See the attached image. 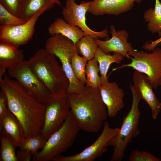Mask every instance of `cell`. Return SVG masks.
Masks as SVG:
<instances>
[{
  "label": "cell",
  "instance_id": "6da1fadb",
  "mask_svg": "<svg viewBox=\"0 0 161 161\" xmlns=\"http://www.w3.org/2000/svg\"><path fill=\"white\" fill-rule=\"evenodd\" d=\"M0 87L6 95L8 108L24 128L25 138L38 134L44 124L45 104L31 95L17 80L11 79L6 73L3 78L0 77Z\"/></svg>",
  "mask_w": 161,
  "mask_h": 161
},
{
  "label": "cell",
  "instance_id": "7a4b0ae2",
  "mask_svg": "<svg viewBox=\"0 0 161 161\" xmlns=\"http://www.w3.org/2000/svg\"><path fill=\"white\" fill-rule=\"evenodd\" d=\"M85 86L82 93H66L67 102L80 129L96 133L108 116L107 108L98 88Z\"/></svg>",
  "mask_w": 161,
  "mask_h": 161
},
{
  "label": "cell",
  "instance_id": "3957f363",
  "mask_svg": "<svg viewBox=\"0 0 161 161\" xmlns=\"http://www.w3.org/2000/svg\"><path fill=\"white\" fill-rule=\"evenodd\" d=\"M55 57L42 49L37 51L28 61L32 71L52 95L67 93L69 80Z\"/></svg>",
  "mask_w": 161,
  "mask_h": 161
},
{
  "label": "cell",
  "instance_id": "277c9868",
  "mask_svg": "<svg viewBox=\"0 0 161 161\" xmlns=\"http://www.w3.org/2000/svg\"><path fill=\"white\" fill-rule=\"evenodd\" d=\"M130 89L132 96L131 109L123 118L118 133L108 144V146L114 148L111 161H121L128 144L140 134L139 125L141 113L138 105L141 100L134 85L130 84Z\"/></svg>",
  "mask_w": 161,
  "mask_h": 161
},
{
  "label": "cell",
  "instance_id": "5b68a950",
  "mask_svg": "<svg viewBox=\"0 0 161 161\" xmlns=\"http://www.w3.org/2000/svg\"><path fill=\"white\" fill-rule=\"evenodd\" d=\"M80 129L70 110L61 127L49 137L42 150L32 156V161H52L72 146Z\"/></svg>",
  "mask_w": 161,
  "mask_h": 161
},
{
  "label": "cell",
  "instance_id": "8992f818",
  "mask_svg": "<svg viewBox=\"0 0 161 161\" xmlns=\"http://www.w3.org/2000/svg\"><path fill=\"white\" fill-rule=\"evenodd\" d=\"M45 49L57 57L61 62L62 66L69 82L67 93H83L85 90L86 86L75 78L72 67V58L77 52L74 42L61 34H57L47 39Z\"/></svg>",
  "mask_w": 161,
  "mask_h": 161
},
{
  "label": "cell",
  "instance_id": "52a82bcc",
  "mask_svg": "<svg viewBox=\"0 0 161 161\" xmlns=\"http://www.w3.org/2000/svg\"><path fill=\"white\" fill-rule=\"evenodd\" d=\"M128 54L132 57L130 58L131 62L123 64L113 70L125 67H131L145 74L150 80L153 88H157L161 77V48L157 47L149 53L133 49L129 52Z\"/></svg>",
  "mask_w": 161,
  "mask_h": 161
},
{
  "label": "cell",
  "instance_id": "ba28073f",
  "mask_svg": "<svg viewBox=\"0 0 161 161\" xmlns=\"http://www.w3.org/2000/svg\"><path fill=\"white\" fill-rule=\"evenodd\" d=\"M45 104L43 126L39 134L48 139L62 126L70 111L66 93L51 95Z\"/></svg>",
  "mask_w": 161,
  "mask_h": 161
},
{
  "label": "cell",
  "instance_id": "9c48e42d",
  "mask_svg": "<svg viewBox=\"0 0 161 161\" xmlns=\"http://www.w3.org/2000/svg\"><path fill=\"white\" fill-rule=\"evenodd\" d=\"M8 75L15 78L31 95L45 104L51 94L32 71L28 61H23L8 69Z\"/></svg>",
  "mask_w": 161,
  "mask_h": 161
},
{
  "label": "cell",
  "instance_id": "30bf717a",
  "mask_svg": "<svg viewBox=\"0 0 161 161\" xmlns=\"http://www.w3.org/2000/svg\"><path fill=\"white\" fill-rule=\"evenodd\" d=\"M120 128H112L107 121L103 123L102 132L92 145L81 152L71 156L61 155L54 158L53 161H93L107 151L110 141L118 133Z\"/></svg>",
  "mask_w": 161,
  "mask_h": 161
},
{
  "label": "cell",
  "instance_id": "8fae6325",
  "mask_svg": "<svg viewBox=\"0 0 161 161\" xmlns=\"http://www.w3.org/2000/svg\"><path fill=\"white\" fill-rule=\"evenodd\" d=\"M90 1H82L77 4L75 0H66L65 7L63 8L64 19L68 24L78 26L84 32L95 39H97L109 36L107 28L101 31L91 29L86 24V15L88 12Z\"/></svg>",
  "mask_w": 161,
  "mask_h": 161
},
{
  "label": "cell",
  "instance_id": "7c38bea8",
  "mask_svg": "<svg viewBox=\"0 0 161 161\" xmlns=\"http://www.w3.org/2000/svg\"><path fill=\"white\" fill-rule=\"evenodd\" d=\"M44 11L37 13L26 22L16 25L0 26V41L6 42L18 48L25 44L32 37L38 17Z\"/></svg>",
  "mask_w": 161,
  "mask_h": 161
},
{
  "label": "cell",
  "instance_id": "4fadbf2b",
  "mask_svg": "<svg viewBox=\"0 0 161 161\" xmlns=\"http://www.w3.org/2000/svg\"><path fill=\"white\" fill-rule=\"evenodd\" d=\"M134 86L140 100L145 101L151 111V117L154 119L157 118L161 110V102L156 97L149 78L145 74L135 70L134 73Z\"/></svg>",
  "mask_w": 161,
  "mask_h": 161
},
{
  "label": "cell",
  "instance_id": "5bb4252c",
  "mask_svg": "<svg viewBox=\"0 0 161 161\" xmlns=\"http://www.w3.org/2000/svg\"><path fill=\"white\" fill-rule=\"evenodd\" d=\"M110 28L111 38L105 41L95 39L96 43L106 54L111 52H117L130 59L131 57L128 52L133 49L131 43L128 41V33L125 30H117L113 25H111Z\"/></svg>",
  "mask_w": 161,
  "mask_h": 161
},
{
  "label": "cell",
  "instance_id": "9a60e30c",
  "mask_svg": "<svg viewBox=\"0 0 161 161\" xmlns=\"http://www.w3.org/2000/svg\"><path fill=\"white\" fill-rule=\"evenodd\" d=\"M98 88L106 106L107 116L115 117L124 107L123 90L115 82H109Z\"/></svg>",
  "mask_w": 161,
  "mask_h": 161
},
{
  "label": "cell",
  "instance_id": "2e32d148",
  "mask_svg": "<svg viewBox=\"0 0 161 161\" xmlns=\"http://www.w3.org/2000/svg\"><path fill=\"white\" fill-rule=\"evenodd\" d=\"M134 0H93L90 1L88 12L95 15H118L131 10Z\"/></svg>",
  "mask_w": 161,
  "mask_h": 161
},
{
  "label": "cell",
  "instance_id": "e0dca14e",
  "mask_svg": "<svg viewBox=\"0 0 161 161\" xmlns=\"http://www.w3.org/2000/svg\"><path fill=\"white\" fill-rule=\"evenodd\" d=\"M0 131L7 135L17 147H20L25 138L21 124L8 108L5 115L0 120Z\"/></svg>",
  "mask_w": 161,
  "mask_h": 161
},
{
  "label": "cell",
  "instance_id": "ac0fdd59",
  "mask_svg": "<svg viewBox=\"0 0 161 161\" xmlns=\"http://www.w3.org/2000/svg\"><path fill=\"white\" fill-rule=\"evenodd\" d=\"M24 51L9 43L0 41V77L9 68L24 60Z\"/></svg>",
  "mask_w": 161,
  "mask_h": 161
},
{
  "label": "cell",
  "instance_id": "d6986e66",
  "mask_svg": "<svg viewBox=\"0 0 161 161\" xmlns=\"http://www.w3.org/2000/svg\"><path fill=\"white\" fill-rule=\"evenodd\" d=\"M48 33L51 36L60 34L72 40L75 45L84 36V32L78 26L67 23L62 18L58 17L51 24L48 28Z\"/></svg>",
  "mask_w": 161,
  "mask_h": 161
},
{
  "label": "cell",
  "instance_id": "ffe728a7",
  "mask_svg": "<svg viewBox=\"0 0 161 161\" xmlns=\"http://www.w3.org/2000/svg\"><path fill=\"white\" fill-rule=\"evenodd\" d=\"M52 0H21L20 18L26 22L37 13L53 7Z\"/></svg>",
  "mask_w": 161,
  "mask_h": 161
},
{
  "label": "cell",
  "instance_id": "44dd1931",
  "mask_svg": "<svg viewBox=\"0 0 161 161\" xmlns=\"http://www.w3.org/2000/svg\"><path fill=\"white\" fill-rule=\"evenodd\" d=\"M113 53L112 55L106 54L99 47L95 52L94 58L99 64L102 85L109 82L107 74L110 65L114 63H120L123 59V56L121 54L115 52Z\"/></svg>",
  "mask_w": 161,
  "mask_h": 161
},
{
  "label": "cell",
  "instance_id": "7402d4cb",
  "mask_svg": "<svg viewBox=\"0 0 161 161\" xmlns=\"http://www.w3.org/2000/svg\"><path fill=\"white\" fill-rule=\"evenodd\" d=\"M143 18L145 21L148 22V30L161 36V2L160 0H155L154 9L150 8L145 11Z\"/></svg>",
  "mask_w": 161,
  "mask_h": 161
},
{
  "label": "cell",
  "instance_id": "603a6c76",
  "mask_svg": "<svg viewBox=\"0 0 161 161\" xmlns=\"http://www.w3.org/2000/svg\"><path fill=\"white\" fill-rule=\"evenodd\" d=\"M77 53L88 61L94 58L98 46L95 39L89 35H85L75 44Z\"/></svg>",
  "mask_w": 161,
  "mask_h": 161
},
{
  "label": "cell",
  "instance_id": "cb8c5ba5",
  "mask_svg": "<svg viewBox=\"0 0 161 161\" xmlns=\"http://www.w3.org/2000/svg\"><path fill=\"white\" fill-rule=\"evenodd\" d=\"M0 132V161H18L16 154L17 147L13 140L6 134Z\"/></svg>",
  "mask_w": 161,
  "mask_h": 161
},
{
  "label": "cell",
  "instance_id": "d4e9b609",
  "mask_svg": "<svg viewBox=\"0 0 161 161\" xmlns=\"http://www.w3.org/2000/svg\"><path fill=\"white\" fill-rule=\"evenodd\" d=\"M98 61L94 58L87 61L86 68V86L94 88H98L102 85Z\"/></svg>",
  "mask_w": 161,
  "mask_h": 161
},
{
  "label": "cell",
  "instance_id": "484cf974",
  "mask_svg": "<svg viewBox=\"0 0 161 161\" xmlns=\"http://www.w3.org/2000/svg\"><path fill=\"white\" fill-rule=\"evenodd\" d=\"M87 61L86 59L80 56L77 52L74 55L71 61L74 76L84 86L86 83V68Z\"/></svg>",
  "mask_w": 161,
  "mask_h": 161
},
{
  "label": "cell",
  "instance_id": "4316f807",
  "mask_svg": "<svg viewBox=\"0 0 161 161\" xmlns=\"http://www.w3.org/2000/svg\"><path fill=\"white\" fill-rule=\"evenodd\" d=\"M47 140V139L39 134L35 136L25 138L19 148L20 150L24 149L30 151L33 155L38 152L39 149L44 148Z\"/></svg>",
  "mask_w": 161,
  "mask_h": 161
},
{
  "label": "cell",
  "instance_id": "83f0119b",
  "mask_svg": "<svg viewBox=\"0 0 161 161\" xmlns=\"http://www.w3.org/2000/svg\"><path fill=\"white\" fill-rule=\"evenodd\" d=\"M26 22L8 11L0 2V24L1 25H16Z\"/></svg>",
  "mask_w": 161,
  "mask_h": 161
},
{
  "label": "cell",
  "instance_id": "f1b7e54d",
  "mask_svg": "<svg viewBox=\"0 0 161 161\" xmlns=\"http://www.w3.org/2000/svg\"><path fill=\"white\" fill-rule=\"evenodd\" d=\"M130 161H160L161 160L153 154L145 151L137 150L132 151L128 157Z\"/></svg>",
  "mask_w": 161,
  "mask_h": 161
},
{
  "label": "cell",
  "instance_id": "f546056e",
  "mask_svg": "<svg viewBox=\"0 0 161 161\" xmlns=\"http://www.w3.org/2000/svg\"><path fill=\"white\" fill-rule=\"evenodd\" d=\"M0 2L11 13L20 18L21 0H0Z\"/></svg>",
  "mask_w": 161,
  "mask_h": 161
},
{
  "label": "cell",
  "instance_id": "4dcf8cb0",
  "mask_svg": "<svg viewBox=\"0 0 161 161\" xmlns=\"http://www.w3.org/2000/svg\"><path fill=\"white\" fill-rule=\"evenodd\" d=\"M8 109L7 98L4 93L0 91V120L5 115Z\"/></svg>",
  "mask_w": 161,
  "mask_h": 161
},
{
  "label": "cell",
  "instance_id": "1f68e13d",
  "mask_svg": "<svg viewBox=\"0 0 161 161\" xmlns=\"http://www.w3.org/2000/svg\"><path fill=\"white\" fill-rule=\"evenodd\" d=\"M16 155L18 161H30L33 156L31 152L24 149L18 150Z\"/></svg>",
  "mask_w": 161,
  "mask_h": 161
},
{
  "label": "cell",
  "instance_id": "d6a6232c",
  "mask_svg": "<svg viewBox=\"0 0 161 161\" xmlns=\"http://www.w3.org/2000/svg\"><path fill=\"white\" fill-rule=\"evenodd\" d=\"M161 42V36L160 38L153 41L150 43L146 42L143 45V48L148 51L152 50L155 49L157 45Z\"/></svg>",
  "mask_w": 161,
  "mask_h": 161
},
{
  "label": "cell",
  "instance_id": "836d02e7",
  "mask_svg": "<svg viewBox=\"0 0 161 161\" xmlns=\"http://www.w3.org/2000/svg\"><path fill=\"white\" fill-rule=\"evenodd\" d=\"M55 4H57L61 6V3L59 0H52Z\"/></svg>",
  "mask_w": 161,
  "mask_h": 161
},
{
  "label": "cell",
  "instance_id": "e575fe53",
  "mask_svg": "<svg viewBox=\"0 0 161 161\" xmlns=\"http://www.w3.org/2000/svg\"><path fill=\"white\" fill-rule=\"evenodd\" d=\"M134 2H136L137 3H140L143 0H134Z\"/></svg>",
  "mask_w": 161,
  "mask_h": 161
},
{
  "label": "cell",
  "instance_id": "d590c367",
  "mask_svg": "<svg viewBox=\"0 0 161 161\" xmlns=\"http://www.w3.org/2000/svg\"><path fill=\"white\" fill-rule=\"evenodd\" d=\"M159 86H161V77L160 79V82H159Z\"/></svg>",
  "mask_w": 161,
  "mask_h": 161
}]
</instances>
